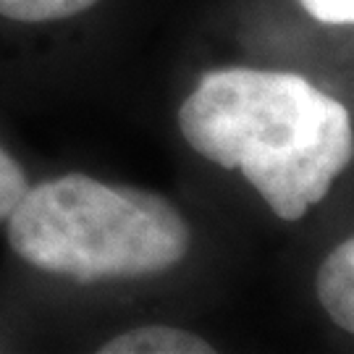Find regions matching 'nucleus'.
<instances>
[{
    "label": "nucleus",
    "mask_w": 354,
    "mask_h": 354,
    "mask_svg": "<svg viewBox=\"0 0 354 354\" xmlns=\"http://www.w3.org/2000/svg\"><path fill=\"white\" fill-rule=\"evenodd\" d=\"M178 129L197 155L241 171L281 221L323 203L354 155L349 111L286 71H205L178 108Z\"/></svg>",
    "instance_id": "1"
},
{
    "label": "nucleus",
    "mask_w": 354,
    "mask_h": 354,
    "mask_svg": "<svg viewBox=\"0 0 354 354\" xmlns=\"http://www.w3.org/2000/svg\"><path fill=\"white\" fill-rule=\"evenodd\" d=\"M6 221L24 263L76 283L160 276L192 247L189 223L165 197L84 174L29 187Z\"/></svg>",
    "instance_id": "2"
},
{
    "label": "nucleus",
    "mask_w": 354,
    "mask_h": 354,
    "mask_svg": "<svg viewBox=\"0 0 354 354\" xmlns=\"http://www.w3.org/2000/svg\"><path fill=\"white\" fill-rule=\"evenodd\" d=\"M317 299L330 320L346 333L354 330V241H342L317 268Z\"/></svg>",
    "instance_id": "3"
},
{
    "label": "nucleus",
    "mask_w": 354,
    "mask_h": 354,
    "mask_svg": "<svg viewBox=\"0 0 354 354\" xmlns=\"http://www.w3.org/2000/svg\"><path fill=\"white\" fill-rule=\"evenodd\" d=\"M100 354H213L215 346L203 336L176 326H140L124 330L97 349Z\"/></svg>",
    "instance_id": "4"
},
{
    "label": "nucleus",
    "mask_w": 354,
    "mask_h": 354,
    "mask_svg": "<svg viewBox=\"0 0 354 354\" xmlns=\"http://www.w3.org/2000/svg\"><path fill=\"white\" fill-rule=\"evenodd\" d=\"M100 0H0V16L19 24H48L95 8Z\"/></svg>",
    "instance_id": "5"
},
{
    "label": "nucleus",
    "mask_w": 354,
    "mask_h": 354,
    "mask_svg": "<svg viewBox=\"0 0 354 354\" xmlns=\"http://www.w3.org/2000/svg\"><path fill=\"white\" fill-rule=\"evenodd\" d=\"M26 189H29V178H26L24 168L0 145V223L11 215V210L24 197Z\"/></svg>",
    "instance_id": "6"
},
{
    "label": "nucleus",
    "mask_w": 354,
    "mask_h": 354,
    "mask_svg": "<svg viewBox=\"0 0 354 354\" xmlns=\"http://www.w3.org/2000/svg\"><path fill=\"white\" fill-rule=\"evenodd\" d=\"M304 11L320 24L352 26L354 24V0H299Z\"/></svg>",
    "instance_id": "7"
}]
</instances>
